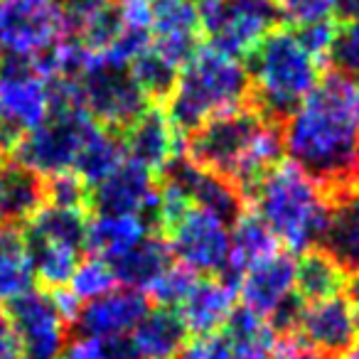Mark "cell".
Instances as JSON below:
<instances>
[{"label":"cell","mask_w":359,"mask_h":359,"mask_svg":"<svg viewBox=\"0 0 359 359\" xmlns=\"http://www.w3.org/2000/svg\"><path fill=\"white\" fill-rule=\"evenodd\" d=\"M280 138L290 163L330 195L359 185V84L330 72L283 121Z\"/></svg>","instance_id":"6da1fadb"},{"label":"cell","mask_w":359,"mask_h":359,"mask_svg":"<svg viewBox=\"0 0 359 359\" xmlns=\"http://www.w3.org/2000/svg\"><path fill=\"white\" fill-rule=\"evenodd\" d=\"M185 153L192 165L229 180L246 195L280 163L283 138L278 123L256 109H241L192 130Z\"/></svg>","instance_id":"7a4b0ae2"},{"label":"cell","mask_w":359,"mask_h":359,"mask_svg":"<svg viewBox=\"0 0 359 359\" xmlns=\"http://www.w3.org/2000/svg\"><path fill=\"white\" fill-rule=\"evenodd\" d=\"M254 215L288 254H308L320 244L330 217V192L298 165L278 163L251 187Z\"/></svg>","instance_id":"3957f363"},{"label":"cell","mask_w":359,"mask_h":359,"mask_svg":"<svg viewBox=\"0 0 359 359\" xmlns=\"http://www.w3.org/2000/svg\"><path fill=\"white\" fill-rule=\"evenodd\" d=\"M249 99L251 81L244 62L215 47H200L180 69L165 111L182 133H192L219 116L246 109Z\"/></svg>","instance_id":"277c9868"},{"label":"cell","mask_w":359,"mask_h":359,"mask_svg":"<svg viewBox=\"0 0 359 359\" xmlns=\"http://www.w3.org/2000/svg\"><path fill=\"white\" fill-rule=\"evenodd\" d=\"M251 99L264 118L283 123L320 84V67L293 30L276 27L251 52Z\"/></svg>","instance_id":"5b68a950"},{"label":"cell","mask_w":359,"mask_h":359,"mask_svg":"<svg viewBox=\"0 0 359 359\" xmlns=\"http://www.w3.org/2000/svg\"><path fill=\"white\" fill-rule=\"evenodd\" d=\"M79 106L106 128H126L150 106V99L135 84L130 67L109 55L81 47V65L72 79Z\"/></svg>","instance_id":"8992f818"},{"label":"cell","mask_w":359,"mask_h":359,"mask_svg":"<svg viewBox=\"0 0 359 359\" xmlns=\"http://www.w3.org/2000/svg\"><path fill=\"white\" fill-rule=\"evenodd\" d=\"M99 126L74 101H55L50 118L32 133L13 143L15 165L47 180L62 172H74V165L91 130Z\"/></svg>","instance_id":"52a82bcc"},{"label":"cell","mask_w":359,"mask_h":359,"mask_svg":"<svg viewBox=\"0 0 359 359\" xmlns=\"http://www.w3.org/2000/svg\"><path fill=\"white\" fill-rule=\"evenodd\" d=\"M72 25L57 0H0V47L11 60L40 65L69 40Z\"/></svg>","instance_id":"ba28073f"},{"label":"cell","mask_w":359,"mask_h":359,"mask_svg":"<svg viewBox=\"0 0 359 359\" xmlns=\"http://www.w3.org/2000/svg\"><path fill=\"white\" fill-rule=\"evenodd\" d=\"M172 259L195 276H224L229 264L231 219L200 205H185L160 224Z\"/></svg>","instance_id":"9c48e42d"},{"label":"cell","mask_w":359,"mask_h":359,"mask_svg":"<svg viewBox=\"0 0 359 359\" xmlns=\"http://www.w3.org/2000/svg\"><path fill=\"white\" fill-rule=\"evenodd\" d=\"M298 261L288 251H276L236 278L241 308L269 320L276 332H293L303 300L295 290Z\"/></svg>","instance_id":"30bf717a"},{"label":"cell","mask_w":359,"mask_h":359,"mask_svg":"<svg viewBox=\"0 0 359 359\" xmlns=\"http://www.w3.org/2000/svg\"><path fill=\"white\" fill-rule=\"evenodd\" d=\"M8 313L20 339L22 359H55L69 339V325L79 305L67 290L32 288Z\"/></svg>","instance_id":"8fae6325"},{"label":"cell","mask_w":359,"mask_h":359,"mask_svg":"<svg viewBox=\"0 0 359 359\" xmlns=\"http://www.w3.org/2000/svg\"><path fill=\"white\" fill-rule=\"evenodd\" d=\"M55 109L52 81L35 65L11 60L0 65V133L15 143L37 130Z\"/></svg>","instance_id":"7c38bea8"},{"label":"cell","mask_w":359,"mask_h":359,"mask_svg":"<svg viewBox=\"0 0 359 359\" xmlns=\"http://www.w3.org/2000/svg\"><path fill=\"white\" fill-rule=\"evenodd\" d=\"M200 8L210 47L231 57L251 55L280 20L273 0H219Z\"/></svg>","instance_id":"4fadbf2b"},{"label":"cell","mask_w":359,"mask_h":359,"mask_svg":"<svg viewBox=\"0 0 359 359\" xmlns=\"http://www.w3.org/2000/svg\"><path fill=\"white\" fill-rule=\"evenodd\" d=\"M202 8L195 0H150V50L182 69L200 50Z\"/></svg>","instance_id":"5bb4252c"},{"label":"cell","mask_w":359,"mask_h":359,"mask_svg":"<svg viewBox=\"0 0 359 359\" xmlns=\"http://www.w3.org/2000/svg\"><path fill=\"white\" fill-rule=\"evenodd\" d=\"M126 158L148 168L155 175H165L177 160H182V130L172 123L168 111L148 106L123 128Z\"/></svg>","instance_id":"9a60e30c"},{"label":"cell","mask_w":359,"mask_h":359,"mask_svg":"<svg viewBox=\"0 0 359 359\" xmlns=\"http://www.w3.org/2000/svg\"><path fill=\"white\" fill-rule=\"evenodd\" d=\"M160 202L158 175L126 158L99 185L91 187V200L101 215H135L153 219Z\"/></svg>","instance_id":"2e32d148"},{"label":"cell","mask_w":359,"mask_h":359,"mask_svg":"<svg viewBox=\"0 0 359 359\" xmlns=\"http://www.w3.org/2000/svg\"><path fill=\"white\" fill-rule=\"evenodd\" d=\"M295 332L323 357H334L359 337V315L354 313L344 295L303 303Z\"/></svg>","instance_id":"e0dca14e"},{"label":"cell","mask_w":359,"mask_h":359,"mask_svg":"<svg viewBox=\"0 0 359 359\" xmlns=\"http://www.w3.org/2000/svg\"><path fill=\"white\" fill-rule=\"evenodd\" d=\"M150 310V300L145 293L118 285L111 293L81 305L76 313L79 334L101 339L106 344H118L130 334V330L143 320Z\"/></svg>","instance_id":"ac0fdd59"},{"label":"cell","mask_w":359,"mask_h":359,"mask_svg":"<svg viewBox=\"0 0 359 359\" xmlns=\"http://www.w3.org/2000/svg\"><path fill=\"white\" fill-rule=\"evenodd\" d=\"M236 285L224 276H197L190 293L175 308L187 332L212 334L229 325L236 313Z\"/></svg>","instance_id":"d6986e66"},{"label":"cell","mask_w":359,"mask_h":359,"mask_svg":"<svg viewBox=\"0 0 359 359\" xmlns=\"http://www.w3.org/2000/svg\"><path fill=\"white\" fill-rule=\"evenodd\" d=\"M187 342V330L170 308H150L123 342L116 344L118 359H177Z\"/></svg>","instance_id":"ffe728a7"},{"label":"cell","mask_w":359,"mask_h":359,"mask_svg":"<svg viewBox=\"0 0 359 359\" xmlns=\"http://www.w3.org/2000/svg\"><path fill=\"white\" fill-rule=\"evenodd\" d=\"M330 217L320 251L330 256L344 273H359V185L330 195Z\"/></svg>","instance_id":"44dd1931"},{"label":"cell","mask_w":359,"mask_h":359,"mask_svg":"<svg viewBox=\"0 0 359 359\" xmlns=\"http://www.w3.org/2000/svg\"><path fill=\"white\" fill-rule=\"evenodd\" d=\"M172 261L175 259H172V254H170L168 244H165L163 239H158L155 234H150V236H145L140 244H135L133 249L123 251L121 256L111 259L109 266H111V271H114L118 285L145 293V290L155 283V278H158Z\"/></svg>","instance_id":"7402d4cb"},{"label":"cell","mask_w":359,"mask_h":359,"mask_svg":"<svg viewBox=\"0 0 359 359\" xmlns=\"http://www.w3.org/2000/svg\"><path fill=\"white\" fill-rule=\"evenodd\" d=\"M150 219L135 215H101L96 212L89 219V234H86V249L94 256L111 261L123 251L133 249L135 244L150 236Z\"/></svg>","instance_id":"603a6c76"},{"label":"cell","mask_w":359,"mask_h":359,"mask_svg":"<svg viewBox=\"0 0 359 359\" xmlns=\"http://www.w3.org/2000/svg\"><path fill=\"white\" fill-rule=\"evenodd\" d=\"M278 251V241L273 239L266 224L254 212H241L231 222V244H229V264H226L224 278L236 283L244 271H249L254 264L264 261L266 256Z\"/></svg>","instance_id":"cb8c5ba5"},{"label":"cell","mask_w":359,"mask_h":359,"mask_svg":"<svg viewBox=\"0 0 359 359\" xmlns=\"http://www.w3.org/2000/svg\"><path fill=\"white\" fill-rule=\"evenodd\" d=\"M35 273H32L30 254H27L22 231L15 226L0 229V308H11L15 300L35 288Z\"/></svg>","instance_id":"d4e9b609"},{"label":"cell","mask_w":359,"mask_h":359,"mask_svg":"<svg viewBox=\"0 0 359 359\" xmlns=\"http://www.w3.org/2000/svg\"><path fill=\"white\" fill-rule=\"evenodd\" d=\"M126 160V150L121 138L106 126H96L91 135L86 138L84 148L79 153V160L74 165V175H79L86 185L96 187L101 180H106L121 163Z\"/></svg>","instance_id":"484cf974"},{"label":"cell","mask_w":359,"mask_h":359,"mask_svg":"<svg viewBox=\"0 0 359 359\" xmlns=\"http://www.w3.org/2000/svg\"><path fill=\"white\" fill-rule=\"evenodd\" d=\"M347 283V273L330 259L325 251H308L298 261V276H295V290L303 303H315L339 295Z\"/></svg>","instance_id":"4316f807"},{"label":"cell","mask_w":359,"mask_h":359,"mask_svg":"<svg viewBox=\"0 0 359 359\" xmlns=\"http://www.w3.org/2000/svg\"><path fill=\"white\" fill-rule=\"evenodd\" d=\"M45 205V180L35 172L8 163L6 177V207L8 222H27Z\"/></svg>","instance_id":"83f0119b"},{"label":"cell","mask_w":359,"mask_h":359,"mask_svg":"<svg viewBox=\"0 0 359 359\" xmlns=\"http://www.w3.org/2000/svg\"><path fill=\"white\" fill-rule=\"evenodd\" d=\"M116 288H118V280H116L109 261L91 254L89 259L79 261V266H76V271L72 273L67 288H62V290H67V293L74 298V303L81 308V305L91 303V300L101 298V295L111 293V290H116Z\"/></svg>","instance_id":"f1b7e54d"},{"label":"cell","mask_w":359,"mask_h":359,"mask_svg":"<svg viewBox=\"0 0 359 359\" xmlns=\"http://www.w3.org/2000/svg\"><path fill=\"white\" fill-rule=\"evenodd\" d=\"M195 280H197V276L192 273V271H187L185 266H180L177 261H172V264L155 278V283L145 290V295H148V300H155L158 308L175 310L182 303V298L190 293Z\"/></svg>","instance_id":"f546056e"},{"label":"cell","mask_w":359,"mask_h":359,"mask_svg":"<svg viewBox=\"0 0 359 359\" xmlns=\"http://www.w3.org/2000/svg\"><path fill=\"white\" fill-rule=\"evenodd\" d=\"M278 18L295 27L327 22L337 15L339 0H273Z\"/></svg>","instance_id":"4dcf8cb0"},{"label":"cell","mask_w":359,"mask_h":359,"mask_svg":"<svg viewBox=\"0 0 359 359\" xmlns=\"http://www.w3.org/2000/svg\"><path fill=\"white\" fill-rule=\"evenodd\" d=\"M330 62L334 65V72L349 76H359V20H349L342 27H337L332 50H330Z\"/></svg>","instance_id":"1f68e13d"},{"label":"cell","mask_w":359,"mask_h":359,"mask_svg":"<svg viewBox=\"0 0 359 359\" xmlns=\"http://www.w3.org/2000/svg\"><path fill=\"white\" fill-rule=\"evenodd\" d=\"M177 359H239L229 334L224 330L212 334H195L180 349Z\"/></svg>","instance_id":"d6a6232c"},{"label":"cell","mask_w":359,"mask_h":359,"mask_svg":"<svg viewBox=\"0 0 359 359\" xmlns=\"http://www.w3.org/2000/svg\"><path fill=\"white\" fill-rule=\"evenodd\" d=\"M298 40L303 42V47L315 57L318 62H325L332 50L334 35H337V25H332V20L327 22H313V25H305L295 30Z\"/></svg>","instance_id":"836d02e7"},{"label":"cell","mask_w":359,"mask_h":359,"mask_svg":"<svg viewBox=\"0 0 359 359\" xmlns=\"http://www.w3.org/2000/svg\"><path fill=\"white\" fill-rule=\"evenodd\" d=\"M55 359H118V354H116L114 344L86 337V334H76V337L67 339V344Z\"/></svg>","instance_id":"e575fe53"},{"label":"cell","mask_w":359,"mask_h":359,"mask_svg":"<svg viewBox=\"0 0 359 359\" xmlns=\"http://www.w3.org/2000/svg\"><path fill=\"white\" fill-rule=\"evenodd\" d=\"M269 359H327V357H323V354L315 352L313 347H308L298 334H295V337L288 334V337H283L276 344L273 354H271Z\"/></svg>","instance_id":"d590c367"},{"label":"cell","mask_w":359,"mask_h":359,"mask_svg":"<svg viewBox=\"0 0 359 359\" xmlns=\"http://www.w3.org/2000/svg\"><path fill=\"white\" fill-rule=\"evenodd\" d=\"M0 359H22L20 339L13 327L11 313L3 308H0Z\"/></svg>","instance_id":"8d00e7d4"},{"label":"cell","mask_w":359,"mask_h":359,"mask_svg":"<svg viewBox=\"0 0 359 359\" xmlns=\"http://www.w3.org/2000/svg\"><path fill=\"white\" fill-rule=\"evenodd\" d=\"M57 3H60V6L67 11V15L76 22V20H81V18L94 15V13L114 6L116 0H57Z\"/></svg>","instance_id":"74e56055"},{"label":"cell","mask_w":359,"mask_h":359,"mask_svg":"<svg viewBox=\"0 0 359 359\" xmlns=\"http://www.w3.org/2000/svg\"><path fill=\"white\" fill-rule=\"evenodd\" d=\"M6 177H8V163L0 158V229L8 226V207H6Z\"/></svg>","instance_id":"f35d334b"},{"label":"cell","mask_w":359,"mask_h":359,"mask_svg":"<svg viewBox=\"0 0 359 359\" xmlns=\"http://www.w3.org/2000/svg\"><path fill=\"white\" fill-rule=\"evenodd\" d=\"M344 298L352 305V310L359 315V273H352L344 283Z\"/></svg>","instance_id":"ab89813d"},{"label":"cell","mask_w":359,"mask_h":359,"mask_svg":"<svg viewBox=\"0 0 359 359\" xmlns=\"http://www.w3.org/2000/svg\"><path fill=\"white\" fill-rule=\"evenodd\" d=\"M337 15L342 18L344 22L359 20V0H339Z\"/></svg>","instance_id":"60d3db41"},{"label":"cell","mask_w":359,"mask_h":359,"mask_svg":"<svg viewBox=\"0 0 359 359\" xmlns=\"http://www.w3.org/2000/svg\"><path fill=\"white\" fill-rule=\"evenodd\" d=\"M342 359H359V337L342 352Z\"/></svg>","instance_id":"b9f144b4"},{"label":"cell","mask_w":359,"mask_h":359,"mask_svg":"<svg viewBox=\"0 0 359 359\" xmlns=\"http://www.w3.org/2000/svg\"><path fill=\"white\" fill-rule=\"evenodd\" d=\"M202 6H212V3H219V0H200Z\"/></svg>","instance_id":"7bdbcfd3"},{"label":"cell","mask_w":359,"mask_h":359,"mask_svg":"<svg viewBox=\"0 0 359 359\" xmlns=\"http://www.w3.org/2000/svg\"><path fill=\"white\" fill-rule=\"evenodd\" d=\"M3 57H6V52H3V47H0V65H3Z\"/></svg>","instance_id":"ee69618b"}]
</instances>
